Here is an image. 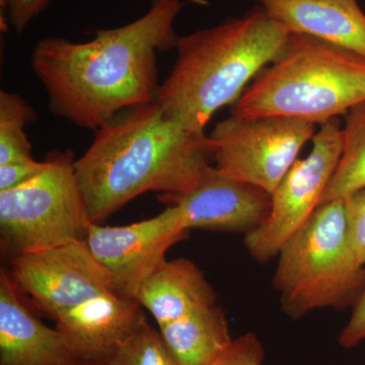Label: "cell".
Listing matches in <instances>:
<instances>
[{
	"instance_id": "ac0fdd59",
	"label": "cell",
	"mask_w": 365,
	"mask_h": 365,
	"mask_svg": "<svg viewBox=\"0 0 365 365\" xmlns=\"http://www.w3.org/2000/svg\"><path fill=\"white\" fill-rule=\"evenodd\" d=\"M37 119L33 108L18 93L0 91V165L34 160L25 127Z\"/></svg>"
},
{
	"instance_id": "3957f363",
	"label": "cell",
	"mask_w": 365,
	"mask_h": 365,
	"mask_svg": "<svg viewBox=\"0 0 365 365\" xmlns=\"http://www.w3.org/2000/svg\"><path fill=\"white\" fill-rule=\"evenodd\" d=\"M289 35L257 6L240 18L179 37L176 61L155 101L184 128L205 133L213 115L239 100L277 58Z\"/></svg>"
},
{
	"instance_id": "d4e9b609",
	"label": "cell",
	"mask_w": 365,
	"mask_h": 365,
	"mask_svg": "<svg viewBox=\"0 0 365 365\" xmlns=\"http://www.w3.org/2000/svg\"><path fill=\"white\" fill-rule=\"evenodd\" d=\"M68 365H110L108 364H101V362L83 361V360H73Z\"/></svg>"
},
{
	"instance_id": "7402d4cb",
	"label": "cell",
	"mask_w": 365,
	"mask_h": 365,
	"mask_svg": "<svg viewBox=\"0 0 365 365\" xmlns=\"http://www.w3.org/2000/svg\"><path fill=\"white\" fill-rule=\"evenodd\" d=\"M48 160L9 163L0 165V192L9 191L32 181L44 172Z\"/></svg>"
},
{
	"instance_id": "6da1fadb",
	"label": "cell",
	"mask_w": 365,
	"mask_h": 365,
	"mask_svg": "<svg viewBox=\"0 0 365 365\" xmlns=\"http://www.w3.org/2000/svg\"><path fill=\"white\" fill-rule=\"evenodd\" d=\"M182 0H153L138 20L98 30L93 40L38 41L31 66L44 86L53 114L97 131L120 113L157 98L158 53L176 48Z\"/></svg>"
},
{
	"instance_id": "5bb4252c",
	"label": "cell",
	"mask_w": 365,
	"mask_h": 365,
	"mask_svg": "<svg viewBox=\"0 0 365 365\" xmlns=\"http://www.w3.org/2000/svg\"><path fill=\"white\" fill-rule=\"evenodd\" d=\"M290 33L326 41L365 57V14L357 0H256Z\"/></svg>"
},
{
	"instance_id": "2e32d148",
	"label": "cell",
	"mask_w": 365,
	"mask_h": 365,
	"mask_svg": "<svg viewBox=\"0 0 365 365\" xmlns=\"http://www.w3.org/2000/svg\"><path fill=\"white\" fill-rule=\"evenodd\" d=\"M160 332L177 365H211L234 340L217 304L199 307L160 327Z\"/></svg>"
},
{
	"instance_id": "d6986e66",
	"label": "cell",
	"mask_w": 365,
	"mask_h": 365,
	"mask_svg": "<svg viewBox=\"0 0 365 365\" xmlns=\"http://www.w3.org/2000/svg\"><path fill=\"white\" fill-rule=\"evenodd\" d=\"M110 365H177L162 334L148 321L124 341Z\"/></svg>"
},
{
	"instance_id": "277c9868",
	"label": "cell",
	"mask_w": 365,
	"mask_h": 365,
	"mask_svg": "<svg viewBox=\"0 0 365 365\" xmlns=\"http://www.w3.org/2000/svg\"><path fill=\"white\" fill-rule=\"evenodd\" d=\"M364 102V56L290 33L277 58L250 83L230 115L294 118L321 125Z\"/></svg>"
},
{
	"instance_id": "e0dca14e",
	"label": "cell",
	"mask_w": 365,
	"mask_h": 365,
	"mask_svg": "<svg viewBox=\"0 0 365 365\" xmlns=\"http://www.w3.org/2000/svg\"><path fill=\"white\" fill-rule=\"evenodd\" d=\"M342 153L321 204L344 200L365 188V102L345 115Z\"/></svg>"
},
{
	"instance_id": "44dd1931",
	"label": "cell",
	"mask_w": 365,
	"mask_h": 365,
	"mask_svg": "<svg viewBox=\"0 0 365 365\" xmlns=\"http://www.w3.org/2000/svg\"><path fill=\"white\" fill-rule=\"evenodd\" d=\"M265 350L254 333H246L232 340V344L211 365H262Z\"/></svg>"
},
{
	"instance_id": "603a6c76",
	"label": "cell",
	"mask_w": 365,
	"mask_h": 365,
	"mask_svg": "<svg viewBox=\"0 0 365 365\" xmlns=\"http://www.w3.org/2000/svg\"><path fill=\"white\" fill-rule=\"evenodd\" d=\"M6 9L9 20L18 34L25 32L30 24L46 11L52 0H0Z\"/></svg>"
},
{
	"instance_id": "5b68a950",
	"label": "cell",
	"mask_w": 365,
	"mask_h": 365,
	"mask_svg": "<svg viewBox=\"0 0 365 365\" xmlns=\"http://www.w3.org/2000/svg\"><path fill=\"white\" fill-rule=\"evenodd\" d=\"M277 257L273 287L292 319L353 304L365 284V268L348 234L344 200L321 204Z\"/></svg>"
},
{
	"instance_id": "7c38bea8",
	"label": "cell",
	"mask_w": 365,
	"mask_h": 365,
	"mask_svg": "<svg viewBox=\"0 0 365 365\" xmlns=\"http://www.w3.org/2000/svg\"><path fill=\"white\" fill-rule=\"evenodd\" d=\"M134 299L109 292L60 314L56 329L74 360L111 364L124 341L146 321Z\"/></svg>"
},
{
	"instance_id": "8992f818",
	"label": "cell",
	"mask_w": 365,
	"mask_h": 365,
	"mask_svg": "<svg viewBox=\"0 0 365 365\" xmlns=\"http://www.w3.org/2000/svg\"><path fill=\"white\" fill-rule=\"evenodd\" d=\"M44 172L18 188L0 192V247L11 260L86 241L93 222L74 168L73 153H54Z\"/></svg>"
},
{
	"instance_id": "52a82bcc",
	"label": "cell",
	"mask_w": 365,
	"mask_h": 365,
	"mask_svg": "<svg viewBox=\"0 0 365 365\" xmlns=\"http://www.w3.org/2000/svg\"><path fill=\"white\" fill-rule=\"evenodd\" d=\"M318 125L294 118L230 115L209 134L216 169L272 194Z\"/></svg>"
},
{
	"instance_id": "7a4b0ae2",
	"label": "cell",
	"mask_w": 365,
	"mask_h": 365,
	"mask_svg": "<svg viewBox=\"0 0 365 365\" xmlns=\"http://www.w3.org/2000/svg\"><path fill=\"white\" fill-rule=\"evenodd\" d=\"M210 140L168 116L157 101L120 113L74 163L93 222L146 192L162 201L191 191L211 165Z\"/></svg>"
},
{
	"instance_id": "8fae6325",
	"label": "cell",
	"mask_w": 365,
	"mask_h": 365,
	"mask_svg": "<svg viewBox=\"0 0 365 365\" xmlns=\"http://www.w3.org/2000/svg\"><path fill=\"white\" fill-rule=\"evenodd\" d=\"M163 202L177 206L188 230L196 228L246 235L267 217L271 195L210 165L191 191Z\"/></svg>"
},
{
	"instance_id": "cb8c5ba5",
	"label": "cell",
	"mask_w": 365,
	"mask_h": 365,
	"mask_svg": "<svg viewBox=\"0 0 365 365\" xmlns=\"http://www.w3.org/2000/svg\"><path fill=\"white\" fill-rule=\"evenodd\" d=\"M365 340V284L354 304L352 313L341 331L338 343L346 350L359 346Z\"/></svg>"
},
{
	"instance_id": "30bf717a",
	"label": "cell",
	"mask_w": 365,
	"mask_h": 365,
	"mask_svg": "<svg viewBox=\"0 0 365 365\" xmlns=\"http://www.w3.org/2000/svg\"><path fill=\"white\" fill-rule=\"evenodd\" d=\"M9 261L16 287L54 321L72 307L113 292L111 276L86 241L21 255Z\"/></svg>"
},
{
	"instance_id": "9c48e42d",
	"label": "cell",
	"mask_w": 365,
	"mask_h": 365,
	"mask_svg": "<svg viewBox=\"0 0 365 365\" xmlns=\"http://www.w3.org/2000/svg\"><path fill=\"white\" fill-rule=\"evenodd\" d=\"M189 230L176 205L160 215L122 227L93 222L86 242L98 263L111 276L113 292L135 299L141 284L167 261L165 255Z\"/></svg>"
},
{
	"instance_id": "ba28073f",
	"label": "cell",
	"mask_w": 365,
	"mask_h": 365,
	"mask_svg": "<svg viewBox=\"0 0 365 365\" xmlns=\"http://www.w3.org/2000/svg\"><path fill=\"white\" fill-rule=\"evenodd\" d=\"M342 127L338 118L319 125L309 155L294 163L271 194L267 217L245 235V247L255 260L277 257L321 205L342 153Z\"/></svg>"
},
{
	"instance_id": "9a60e30c",
	"label": "cell",
	"mask_w": 365,
	"mask_h": 365,
	"mask_svg": "<svg viewBox=\"0 0 365 365\" xmlns=\"http://www.w3.org/2000/svg\"><path fill=\"white\" fill-rule=\"evenodd\" d=\"M135 299L160 327L199 307L216 304V294L193 262L180 258L163 262L137 292Z\"/></svg>"
},
{
	"instance_id": "ffe728a7",
	"label": "cell",
	"mask_w": 365,
	"mask_h": 365,
	"mask_svg": "<svg viewBox=\"0 0 365 365\" xmlns=\"http://www.w3.org/2000/svg\"><path fill=\"white\" fill-rule=\"evenodd\" d=\"M348 234L355 256L365 267V188L344 199Z\"/></svg>"
},
{
	"instance_id": "4fadbf2b",
	"label": "cell",
	"mask_w": 365,
	"mask_h": 365,
	"mask_svg": "<svg viewBox=\"0 0 365 365\" xmlns=\"http://www.w3.org/2000/svg\"><path fill=\"white\" fill-rule=\"evenodd\" d=\"M11 273L0 271V365H68L73 361L56 328L44 325L21 302Z\"/></svg>"
}]
</instances>
